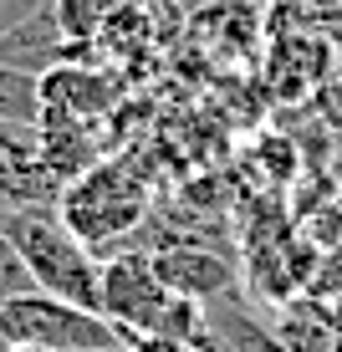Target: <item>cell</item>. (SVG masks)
Instances as JSON below:
<instances>
[{"label":"cell","mask_w":342,"mask_h":352,"mask_svg":"<svg viewBox=\"0 0 342 352\" xmlns=\"http://www.w3.org/2000/svg\"><path fill=\"white\" fill-rule=\"evenodd\" d=\"M97 311L123 332V342L128 337H179V342L210 337V307L169 291L153 265V250H118L103 261Z\"/></svg>","instance_id":"6da1fadb"},{"label":"cell","mask_w":342,"mask_h":352,"mask_svg":"<svg viewBox=\"0 0 342 352\" xmlns=\"http://www.w3.org/2000/svg\"><path fill=\"white\" fill-rule=\"evenodd\" d=\"M153 214L149 184L133 174V164L123 159H103L87 174H77L72 184H62V220L77 240H87L92 256H118L133 240V230Z\"/></svg>","instance_id":"7a4b0ae2"},{"label":"cell","mask_w":342,"mask_h":352,"mask_svg":"<svg viewBox=\"0 0 342 352\" xmlns=\"http://www.w3.org/2000/svg\"><path fill=\"white\" fill-rule=\"evenodd\" d=\"M10 240L21 245L36 286L46 296H62V301H77V307H92L97 311V291H103V261L92 256L87 240H77L67 230L62 214H41V210H10L0 220Z\"/></svg>","instance_id":"3957f363"},{"label":"cell","mask_w":342,"mask_h":352,"mask_svg":"<svg viewBox=\"0 0 342 352\" xmlns=\"http://www.w3.org/2000/svg\"><path fill=\"white\" fill-rule=\"evenodd\" d=\"M0 342L6 347H107V352H123V332L92 307L31 291V296L0 307Z\"/></svg>","instance_id":"277c9868"},{"label":"cell","mask_w":342,"mask_h":352,"mask_svg":"<svg viewBox=\"0 0 342 352\" xmlns=\"http://www.w3.org/2000/svg\"><path fill=\"white\" fill-rule=\"evenodd\" d=\"M153 265H158V276H164L169 291L200 301V307H215V301H225V296L240 291L235 261H230L225 250H215L210 240L174 235V240H164V245L153 250Z\"/></svg>","instance_id":"5b68a950"},{"label":"cell","mask_w":342,"mask_h":352,"mask_svg":"<svg viewBox=\"0 0 342 352\" xmlns=\"http://www.w3.org/2000/svg\"><path fill=\"white\" fill-rule=\"evenodd\" d=\"M123 97L113 72H97L87 62H56L41 72V107H67L77 118H103L107 107Z\"/></svg>","instance_id":"8992f818"},{"label":"cell","mask_w":342,"mask_h":352,"mask_svg":"<svg viewBox=\"0 0 342 352\" xmlns=\"http://www.w3.org/2000/svg\"><path fill=\"white\" fill-rule=\"evenodd\" d=\"M271 332L281 337L286 352H337V327H332V311L312 296H291L276 307V327Z\"/></svg>","instance_id":"52a82bcc"},{"label":"cell","mask_w":342,"mask_h":352,"mask_svg":"<svg viewBox=\"0 0 342 352\" xmlns=\"http://www.w3.org/2000/svg\"><path fill=\"white\" fill-rule=\"evenodd\" d=\"M210 332L225 342V352H286L281 337L271 332V322H261L246 301H240V291L210 307Z\"/></svg>","instance_id":"ba28073f"},{"label":"cell","mask_w":342,"mask_h":352,"mask_svg":"<svg viewBox=\"0 0 342 352\" xmlns=\"http://www.w3.org/2000/svg\"><path fill=\"white\" fill-rule=\"evenodd\" d=\"M250 164H255V174H261L271 189H291V184L301 179V168H307V159H301V148H297V138H291L286 128L261 133V138L250 143Z\"/></svg>","instance_id":"9c48e42d"},{"label":"cell","mask_w":342,"mask_h":352,"mask_svg":"<svg viewBox=\"0 0 342 352\" xmlns=\"http://www.w3.org/2000/svg\"><path fill=\"white\" fill-rule=\"evenodd\" d=\"M41 118V77L21 67H0V123L36 128Z\"/></svg>","instance_id":"30bf717a"},{"label":"cell","mask_w":342,"mask_h":352,"mask_svg":"<svg viewBox=\"0 0 342 352\" xmlns=\"http://www.w3.org/2000/svg\"><path fill=\"white\" fill-rule=\"evenodd\" d=\"M56 10V26L72 46H92L97 31H103V21L118 10V0H52Z\"/></svg>","instance_id":"8fae6325"},{"label":"cell","mask_w":342,"mask_h":352,"mask_svg":"<svg viewBox=\"0 0 342 352\" xmlns=\"http://www.w3.org/2000/svg\"><path fill=\"white\" fill-rule=\"evenodd\" d=\"M31 291H41V286H36L26 256H21V245L6 235V230H0V307H10V301L31 296Z\"/></svg>","instance_id":"7c38bea8"},{"label":"cell","mask_w":342,"mask_h":352,"mask_svg":"<svg viewBox=\"0 0 342 352\" xmlns=\"http://www.w3.org/2000/svg\"><path fill=\"white\" fill-rule=\"evenodd\" d=\"M301 296L322 301V307H342V245L322 250V261H317V271H312V281H307Z\"/></svg>","instance_id":"4fadbf2b"},{"label":"cell","mask_w":342,"mask_h":352,"mask_svg":"<svg viewBox=\"0 0 342 352\" xmlns=\"http://www.w3.org/2000/svg\"><path fill=\"white\" fill-rule=\"evenodd\" d=\"M41 6H46V0H0V36L16 26V21H26L31 10H41Z\"/></svg>","instance_id":"5bb4252c"},{"label":"cell","mask_w":342,"mask_h":352,"mask_svg":"<svg viewBox=\"0 0 342 352\" xmlns=\"http://www.w3.org/2000/svg\"><path fill=\"white\" fill-rule=\"evenodd\" d=\"M0 352H107V347H0Z\"/></svg>","instance_id":"9a60e30c"},{"label":"cell","mask_w":342,"mask_h":352,"mask_svg":"<svg viewBox=\"0 0 342 352\" xmlns=\"http://www.w3.org/2000/svg\"><path fill=\"white\" fill-rule=\"evenodd\" d=\"M215 0H179V10H184V16H200V10H210Z\"/></svg>","instance_id":"2e32d148"},{"label":"cell","mask_w":342,"mask_h":352,"mask_svg":"<svg viewBox=\"0 0 342 352\" xmlns=\"http://www.w3.org/2000/svg\"><path fill=\"white\" fill-rule=\"evenodd\" d=\"M332 179H337V184H342V159H332Z\"/></svg>","instance_id":"e0dca14e"}]
</instances>
